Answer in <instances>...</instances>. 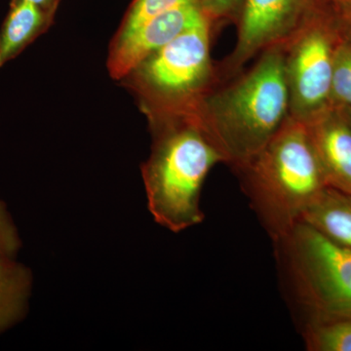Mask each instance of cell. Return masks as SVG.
Instances as JSON below:
<instances>
[{
    "label": "cell",
    "mask_w": 351,
    "mask_h": 351,
    "mask_svg": "<svg viewBox=\"0 0 351 351\" xmlns=\"http://www.w3.org/2000/svg\"><path fill=\"white\" fill-rule=\"evenodd\" d=\"M284 51L274 46L239 82L208 98L195 121L239 169L290 115Z\"/></svg>",
    "instance_id": "obj_1"
},
{
    "label": "cell",
    "mask_w": 351,
    "mask_h": 351,
    "mask_svg": "<svg viewBox=\"0 0 351 351\" xmlns=\"http://www.w3.org/2000/svg\"><path fill=\"white\" fill-rule=\"evenodd\" d=\"M239 170L252 206L276 241L328 186L306 124L290 115Z\"/></svg>",
    "instance_id": "obj_2"
},
{
    "label": "cell",
    "mask_w": 351,
    "mask_h": 351,
    "mask_svg": "<svg viewBox=\"0 0 351 351\" xmlns=\"http://www.w3.org/2000/svg\"><path fill=\"white\" fill-rule=\"evenodd\" d=\"M221 161L223 154L195 120L162 134L143 169L154 221L173 232L202 223L201 189L208 173Z\"/></svg>",
    "instance_id": "obj_3"
},
{
    "label": "cell",
    "mask_w": 351,
    "mask_h": 351,
    "mask_svg": "<svg viewBox=\"0 0 351 351\" xmlns=\"http://www.w3.org/2000/svg\"><path fill=\"white\" fill-rule=\"evenodd\" d=\"M298 301L308 319L351 315V249L304 221L278 240Z\"/></svg>",
    "instance_id": "obj_4"
},
{
    "label": "cell",
    "mask_w": 351,
    "mask_h": 351,
    "mask_svg": "<svg viewBox=\"0 0 351 351\" xmlns=\"http://www.w3.org/2000/svg\"><path fill=\"white\" fill-rule=\"evenodd\" d=\"M343 38L339 11L314 0L284 53L290 117L308 123L332 107V62Z\"/></svg>",
    "instance_id": "obj_5"
},
{
    "label": "cell",
    "mask_w": 351,
    "mask_h": 351,
    "mask_svg": "<svg viewBox=\"0 0 351 351\" xmlns=\"http://www.w3.org/2000/svg\"><path fill=\"white\" fill-rule=\"evenodd\" d=\"M209 34L205 15L141 64L145 83L168 98L195 93L211 73Z\"/></svg>",
    "instance_id": "obj_6"
},
{
    "label": "cell",
    "mask_w": 351,
    "mask_h": 351,
    "mask_svg": "<svg viewBox=\"0 0 351 351\" xmlns=\"http://www.w3.org/2000/svg\"><path fill=\"white\" fill-rule=\"evenodd\" d=\"M314 0H243L233 66L276 46L299 27Z\"/></svg>",
    "instance_id": "obj_7"
},
{
    "label": "cell",
    "mask_w": 351,
    "mask_h": 351,
    "mask_svg": "<svg viewBox=\"0 0 351 351\" xmlns=\"http://www.w3.org/2000/svg\"><path fill=\"white\" fill-rule=\"evenodd\" d=\"M203 16L205 13L195 1L186 2L119 38L110 55V73L115 78L128 75Z\"/></svg>",
    "instance_id": "obj_8"
},
{
    "label": "cell",
    "mask_w": 351,
    "mask_h": 351,
    "mask_svg": "<svg viewBox=\"0 0 351 351\" xmlns=\"http://www.w3.org/2000/svg\"><path fill=\"white\" fill-rule=\"evenodd\" d=\"M306 124L327 186L351 195V126L343 110L332 106Z\"/></svg>",
    "instance_id": "obj_9"
},
{
    "label": "cell",
    "mask_w": 351,
    "mask_h": 351,
    "mask_svg": "<svg viewBox=\"0 0 351 351\" xmlns=\"http://www.w3.org/2000/svg\"><path fill=\"white\" fill-rule=\"evenodd\" d=\"M301 221L351 249V195L327 186L307 207Z\"/></svg>",
    "instance_id": "obj_10"
},
{
    "label": "cell",
    "mask_w": 351,
    "mask_h": 351,
    "mask_svg": "<svg viewBox=\"0 0 351 351\" xmlns=\"http://www.w3.org/2000/svg\"><path fill=\"white\" fill-rule=\"evenodd\" d=\"M46 11L31 2L13 0L0 32V66L12 60L43 29Z\"/></svg>",
    "instance_id": "obj_11"
},
{
    "label": "cell",
    "mask_w": 351,
    "mask_h": 351,
    "mask_svg": "<svg viewBox=\"0 0 351 351\" xmlns=\"http://www.w3.org/2000/svg\"><path fill=\"white\" fill-rule=\"evenodd\" d=\"M32 281L31 270L15 258L0 257V332L25 315Z\"/></svg>",
    "instance_id": "obj_12"
},
{
    "label": "cell",
    "mask_w": 351,
    "mask_h": 351,
    "mask_svg": "<svg viewBox=\"0 0 351 351\" xmlns=\"http://www.w3.org/2000/svg\"><path fill=\"white\" fill-rule=\"evenodd\" d=\"M304 338L309 351H351V319H308Z\"/></svg>",
    "instance_id": "obj_13"
},
{
    "label": "cell",
    "mask_w": 351,
    "mask_h": 351,
    "mask_svg": "<svg viewBox=\"0 0 351 351\" xmlns=\"http://www.w3.org/2000/svg\"><path fill=\"white\" fill-rule=\"evenodd\" d=\"M331 103L334 107L351 108V43L345 38L335 50Z\"/></svg>",
    "instance_id": "obj_14"
},
{
    "label": "cell",
    "mask_w": 351,
    "mask_h": 351,
    "mask_svg": "<svg viewBox=\"0 0 351 351\" xmlns=\"http://www.w3.org/2000/svg\"><path fill=\"white\" fill-rule=\"evenodd\" d=\"M195 0H135L122 27L119 38L125 36L174 7ZM196 2V1H195Z\"/></svg>",
    "instance_id": "obj_15"
},
{
    "label": "cell",
    "mask_w": 351,
    "mask_h": 351,
    "mask_svg": "<svg viewBox=\"0 0 351 351\" xmlns=\"http://www.w3.org/2000/svg\"><path fill=\"white\" fill-rule=\"evenodd\" d=\"M22 242L6 204L0 199V257L15 258Z\"/></svg>",
    "instance_id": "obj_16"
},
{
    "label": "cell",
    "mask_w": 351,
    "mask_h": 351,
    "mask_svg": "<svg viewBox=\"0 0 351 351\" xmlns=\"http://www.w3.org/2000/svg\"><path fill=\"white\" fill-rule=\"evenodd\" d=\"M209 19L226 17L239 5L241 0H195Z\"/></svg>",
    "instance_id": "obj_17"
},
{
    "label": "cell",
    "mask_w": 351,
    "mask_h": 351,
    "mask_svg": "<svg viewBox=\"0 0 351 351\" xmlns=\"http://www.w3.org/2000/svg\"><path fill=\"white\" fill-rule=\"evenodd\" d=\"M339 13L343 38L351 43V8L339 11Z\"/></svg>",
    "instance_id": "obj_18"
},
{
    "label": "cell",
    "mask_w": 351,
    "mask_h": 351,
    "mask_svg": "<svg viewBox=\"0 0 351 351\" xmlns=\"http://www.w3.org/2000/svg\"><path fill=\"white\" fill-rule=\"evenodd\" d=\"M325 1L331 3L339 11L351 8V0H325Z\"/></svg>",
    "instance_id": "obj_19"
},
{
    "label": "cell",
    "mask_w": 351,
    "mask_h": 351,
    "mask_svg": "<svg viewBox=\"0 0 351 351\" xmlns=\"http://www.w3.org/2000/svg\"><path fill=\"white\" fill-rule=\"evenodd\" d=\"M24 1L31 2L34 5L40 7L41 9L46 11V9L53 3L54 0H24Z\"/></svg>",
    "instance_id": "obj_20"
},
{
    "label": "cell",
    "mask_w": 351,
    "mask_h": 351,
    "mask_svg": "<svg viewBox=\"0 0 351 351\" xmlns=\"http://www.w3.org/2000/svg\"><path fill=\"white\" fill-rule=\"evenodd\" d=\"M341 108V110H343V113H345L346 119H348V123H350V126H351V108Z\"/></svg>",
    "instance_id": "obj_21"
},
{
    "label": "cell",
    "mask_w": 351,
    "mask_h": 351,
    "mask_svg": "<svg viewBox=\"0 0 351 351\" xmlns=\"http://www.w3.org/2000/svg\"><path fill=\"white\" fill-rule=\"evenodd\" d=\"M348 319H351V315L348 318Z\"/></svg>",
    "instance_id": "obj_22"
}]
</instances>
